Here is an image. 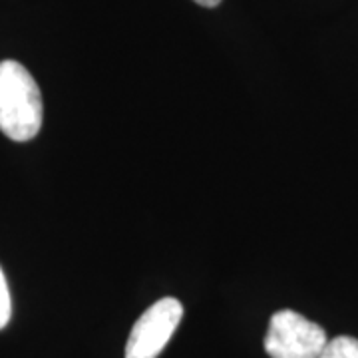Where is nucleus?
Masks as SVG:
<instances>
[{"instance_id": "f257e3e1", "label": "nucleus", "mask_w": 358, "mask_h": 358, "mask_svg": "<svg viewBox=\"0 0 358 358\" xmlns=\"http://www.w3.org/2000/svg\"><path fill=\"white\" fill-rule=\"evenodd\" d=\"M42 94L24 66L0 62V131L14 141L32 140L42 128Z\"/></svg>"}, {"instance_id": "f03ea898", "label": "nucleus", "mask_w": 358, "mask_h": 358, "mask_svg": "<svg viewBox=\"0 0 358 358\" xmlns=\"http://www.w3.org/2000/svg\"><path fill=\"white\" fill-rule=\"evenodd\" d=\"M327 343L322 327L285 308L271 317L265 350L271 358H319Z\"/></svg>"}, {"instance_id": "20e7f679", "label": "nucleus", "mask_w": 358, "mask_h": 358, "mask_svg": "<svg viewBox=\"0 0 358 358\" xmlns=\"http://www.w3.org/2000/svg\"><path fill=\"white\" fill-rule=\"evenodd\" d=\"M319 358H358V338L336 336L327 343Z\"/></svg>"}, {"instance_id": "423d86ee", "label": "nucleus", "mask_w": 358, "mask_h": 358, "mask_svg": "<svg viewBox=\"0 0 358 358\" xmlns=\"http://www.w3.org/2000/svg\"><path fill=\"white\" fill-rule=\"evenodd\" d=\"M197 4H201V6H207V8H213V6H217L221 0H195Z\"/></svg>"}, {"instance_id": "39448f33", "label": "nucleus", "mask_w": 358, "mask_h": 358, "mask_svg": "<svg viewBox=\"0 0 358 358\" xmlns=\"http://www.w3.org/2000/svg\"><path fill=\"white\" fill-rule=\"evenodd\" d=\"M13 315V303H10V291H8V282L6 277L0 268V331L8 324Z\"/></svg>"}, {"instance_id": "7ed1b4c3", "label": "nucleus", "mask_w": 358, "mask_h": 358, "mask_svg": "<svg viewBox=\"0 0 358 358\" xmlns=\"http://www.w3.org/2000/svg\"><path fill=\"white\" fill-rule=\"evenodd\" d=\"M181 317L183 307L178 299L166 296L154 303L136 320L126 345V358L159 357V352L166 348L169 338L176 333Z\"/></svg>"}]
</instances>
